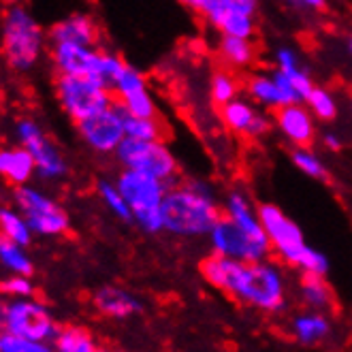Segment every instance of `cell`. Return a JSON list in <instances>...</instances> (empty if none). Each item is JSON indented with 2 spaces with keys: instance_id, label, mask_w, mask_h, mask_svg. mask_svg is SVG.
<instances>
[{
  "instance_id": "obj_13",
  "label": "cell",
  "mask_w": 352,
  "mask_h": 352,
  "mask_svg": "<svg viewBox=\"0 0 352 352\" xmlns=\"http://www.w3.org/2000/svg\"><path fill=\"white\" fill-rule=\"evenodd\" d=\"M261 0H214L201 15L218 34L254 38Z\"/></svg>"
},
{
  "instance_id": "obj_24",
  "label": "cell",
  "mask_w": 352,
  "mask_h": 352,
  "mask_svg": "<svg viewBox=\"0 0 352 352\" xmlns=\"http://www.w3.org/2000/svg\"><path fill=\"white\" fill-rule=\"evenodd\" d=\"M274 67L280 69L288 79H291V84L297 88V92L301 94L303 100L309 94V90L316 86L312 73H309L307 65L303 62V56L295 47H291V45H278L276 47V52H274Z\"/></svg>"
},
{
  "instance_id": "obj_16",
  "label": "cell",
  "mask_w": 352,
  "mask_h": 352,
  "mask_svg": "<svg viewBox=\"0 0 352 352\" xmlns=\"http://www.w3.org/2000/svg\"><path fill=\"white\" fill-rule=\"evenodd\" d=\"M111 92L120 105L135 118H158L160 116L156 98L148 86V77L137 67L129 65V62L124 65V69L116 77Z\"/></svg>"
},
{
  "instance_id": "obj_42",
  "label": "cell",
  "mask_w": 352,
  "mask_h": 352,
  "mask_svg": "<svg viewBox=\"0 0 352 352\" xmlns=\"http://www.w3.org/2000/svg\"><path fill=\"white\" fill-rule=\"evenodd\" d=\"M105 352H122V350H105Z\"/></svg>"
},
{
  "instance_id": "obj_36",
  "label": "cell",
  "mask_w": 352,
  "mask_h": 352,
  "mask_svg": "<svg viewBox=\"0 0 352 352\" xmlns=\"http://www.w3.org/2000/svg\"><path fill=\"white\" fill-rule=\"evenodd\" d=\"M286 5H291L293 9L303 13H322L329 5V0H286Z\"/></svg>"
},
{
  "instance_id": "obj_20",
  "label": "cell",
  "mask_w": 352,
  "mask_h": 352,
  "mask_svg": "<svg viewBox=\"0 0 352 352\" xmlns=\"http://www.w3.org/2000/svg\"><path fill=\"white\" fill-rule=\"evenodd\" d=\"M222 216H226L231 222H235L237 226L245 233H250L258 239H267L263 222L258 216V205L252 201V197L248 195L241 188H231L222 199Z\"/></svg>"
},
{
  "instance_id": "obj_17",
  "label": "cell",
  "mask_w": 352,
  "mask_h": 352,
  "mask_svg": "<svg viewBox=\"0 0 352 352\" xmlns=\"http://www.w3.org/2000/svg\"><path fill=\"white\" fill-rule=\"evenodd\" d=\"M274 129L288 148H314L318 141V120L305 102H291L274 111Z\"/></svg>"
},
{
  "instance_id": "obj_18",
  "label": "cell",
  "mask_w": 352,
  "mask_h": 352,
  "mask_svg": "<svg viewBox=\"0 0 352 352\" xmlns=\"http://www.w3.org/2000/svg\"><path fill=\"white\" fill-rule=\"evenodd\" d=\"M47 43H77L100 47V26L90 13H71L47 30Z\"/></svg>"
},
{
  "instance_id": "obj_7",
  "label": "cell",
  "mask_w": 352,
  "mask_h": 352,
  "mask_svg": "<svg viewBox=\"0 0 352 352\" xmlns=\"http://www.w3.org/2000/svg\"><path fill=\"white\" fill-rule=\"evenodd\" d=\"M13 137H15V143L24 146L32 154L38 182L58 184L69 177L71 164H69L65 152H62L58 143L47 135V131L41 126L38 120H34L30 116L15 120Z\"/></svg>"
},
{
  "instance_id": "obj_41",
  "label": "cell",
  "mask_w": 352,
  "mask_h": 352,
  "mask_svg": "<svg viewBox=\"0 0 352 352\" xmlns=\"http://www.w3.org/2000/svg\"><path fill=\"white\" fill-rule=\"evenodd\" d=\"M346 50H348V54L352 56V36H348V41H346Z\"/></svg>"
},
{
  "instance_id": "obj_37",
  "label": "cell",
  "mask_w": 352,
  "mask_h": 352,
  "mask_svg": "<svg viewBox=\"0 0 352 352\" xmlns=\"http://www.w3.org/2000/svg\"><path fill=\"white\" fill-rule=\"evenodd\" d=\"M318 139H320V146L331 152V154H338L342 148H344V139L340 133L336 131H324V133H318Z\"/></svg>"
},
{
  "instance_id": "obj_8",
  "label": "cell",
  "mask_w": 352,
  "mask_h": 352,
  "mask_svg": "<svg viewBox=\"0 0 352 352\" xmlns=\"http://www.w3.org/2000/svg\"><path fill=\"white\" fill-rule=\"evenodd\" d=\"M11 201L28 220L34 237H62L71 231V218L65 207L36 186H15Z\"/></svg>"
},
{
  "instance_id": "obj_35",
  "label": "cell",
  "mask_w": 352,
  "mask_h": 352,
  "mask_svg": "<svg viewBox=\"0 0 352 352\" xmlns=\"http://www.w3.org/2000/svg\"><path fill=\"white\" fill-rule=\"evenodd\" d=\"M0 352H56V348H54V342H41V340L3 333Z\"/></svg>"
},
{
  "instance_id": "obj_23",
  "label": "cell",
  "mask_w": 352,
  "mask_h": 352,
  "mask_svg": "<svg viewBox=\"0 0 352 352\" xmlns=\"http://www.w3.org/2000/svg\"><path fill=\"white\" fill-rule=\"evenodd\" d=\"M216 56L222 62V67L239 73V71H248L254 67V62L258 58V47L254 43V38L220 34L218 45H216Z\"/></svg>"
},
{
  "instance_id": "obj_30",
  "label": "cell",
  "mask_w": 352,
  "mask_h": 352,
  "mask_svg": "<svg viewBox=\"0 0 352 352\" xmlns=\"http://www.w3.org/2000/svg\"><path fill=\"white\" fill-rule=\"evenodd\" d=\"M303 102L307 105V109L312 111V116L322 124H333L340 118V100H338V96L329 88L320 86V84H316L312 90H309V94L305 96Z\"/></svg>"
},
{
  "instance_id": "obj_32",
  "label": "cell",
  "mask_w": 352,
  "mask_h": 352,
  "mask_svg": "<svg viewBox=\"0 0 352 352\" xmlns=\"http://www.w3.org/2000/svg\"><path fill=\"white\" fill-rule=\"evenodd\" d=\"M288 156H291V162L295 164V169L301 175L314 179V182H327L329 179L327 162L314 148H291Z\"/></svg>"
},
{
  "instance_id": "obj_31",
  "label": "cell",
  "mask_w": 352,
  "mask_h": 352,
  "mask_svg": "<svg viewBox=\"0 0 352 352\" xmlns=\"http://www.w3.org/2000/svg\"><path fill=\"white\" fill-rule=\"evenodd\" d=\"M96 195L113 218H118L120 222H126V224L133 222V212H131L126 199H124V195L120 192L116 179H107V177L96 179Z\"/></svg>"
},
{
  "instance_id": "obj_21",
  "label": "cell",
  "mask_w": 352,
  "mask_h": 352,
  "mask_svg": "<svg viewBox=\"0 0 352 352\" xmlns=\"http://www.w3.org/2000/svg\"><path fill=\"white\" fill-rule=\"evenodd\" d=\"M0 177L11 188L30 184L36 177V167L32 154L19 143H3L0 146Z\"/></svg>"
},
{
  "instance_id": "obj_27",
  "label": "cell",
  "mask_w": 352,
  "mask_h": 352,
  "mask_svg": "<svg viewBox=\"0 0 352 352\" xmlns=\"http://www.w3.org/2000/svg\"><path fill=\"white\" fill-rule=\"evenodd\" d=\"M54 348L56 352H105L92 331L79 324L60 327L54 338Z\"/></svg>"
},
{
  "instance_id": "obj_38",
  "label": "cell",
  "mask_w": 352,
  "mask_h": 352,
  "mask_svg": "<svg viewBox=\"0 0 352 352\" xmlns=\"http://www.w3.org/2000/svg\"><path fill=\"white\" fill-rule=\"evenodd\" d=\"M177 3L182 5V7H186L188 11H192V13H197V15H203L205 11H207V7H210L214 0H177Z\"/></svg>"
},
{
  "instance_id": "obj_39",
  "label": "cell",
  "mask_w": 352,
  "mask_h": 352,
  "mask_svg": "<svg viewBox=\"0 0 352 352\" xmlns=\"http://www.w3.org/2000/svg\"><path fill=\"white\" fill-rule=\"evenodd\" d=\"M28 0H3L5 7H15V5H26Z\"/></svg>"
},
{
  "instance_id": "obj_4",
  "label": "cell",
  "mask_w": 352,
  "mask_h": 352,
  "mask_svg": "<svg viewBox=\"0 0 352 352\" xmlns=\"http://www.w3.org/2000/svg\"><path fill=\"white\" fill-rule=\"evenodd\" d=\"M47 54V32L26 5L5 7L0 17V58L17 75L32 73Z\"/></svg>"
},
{
  "instance_id": "obj_40",
  "label": "cell",
  "mask_w": 352,
  "mask_h": 352,
  "mask_svg": "<svg viewBox=\"0 0 352 352\" xmlns=\"http://www.w3.org/2000/svg\"><path fill=\"white\" fill-rule=\"evenodd\" d=\"M7 297L5 295H0V322H3V314H5V305H7Z\"/></svg>"
},
{
  "instance_id": "obj_6",
  "label": "cell",
  "mask_w": 352,
  "mask_h": 352,
  "mask_svg": "<svg viewBox=\"0 0 352 352\" xmlns=\"http://www.w3.org/2000/svg\"><path fill=\"white\" fill-rule=\"evenodd\" d=\"M54 96L60 109L73 122L79 124L100 111H105L116 102L111 88L102 81L84 75H56L54 77Z\"/></svg>"
},
{
  "instance_id": "obj_9",
  "label": "cell",
  "mask_w": 352,
  "mask_h": 352,
  "mask_svg": "<svg viewBox=\"0 0 352 352\" xmlns=\"http://www.w3.org/2000/svg\"><path fill=\"white\" fill-rule=\"evenodd\" d=\"M120 169H135L154 175L167 184H175L182 177L179 162L167 141H141L126 137L113 154Z\"/></svg>"
},
{
  "instance_id": "obj_1",
  "label": "cell",
  "mask_w": 352,
  "mask_h": 352,
  "mask_svg": "<svg viewBox=\"0 0 352 352\" xmlns=\"http://www.w3.org/2000/svg\"><path fill=\"white\" fill-rule=\"evenodd\" d=\"M199 272L207 284L239 301L241 305L265 314H278L286 307V274L278 263L269 258L241 263L212 252L201 261Z\"/></svg>"
},
{
  "instance_id": "obj_11",
  "label": "cell",
  "mask_w": 352,
  "mask_h": 352,
  "mask_svg": "<svg viewBox=\"0 0 352 352\" xmlns=\"http://www.w3.org/2000/svg\"><path fill=\"white\" fill-rule=\"evenodd\" d=\"M81 143L98 156H113L126 139V109L116 100L111 107L75 124Z\"/></svg>"
},
{
  "instance_id": "obj_34",
  "label": "cell",
  "mask_w": 352,
  "mask_h": 352,
  "mask_svg": "<svg viewBox=\"0 0 352 352\" xmlns=\"http://www.w3.org/2000/svg\"><path fill=\"white\" fill-rule=\"evenodd\" d=\"M32 276H19V274H5L0 276V295L7 299H17V297H32L36 288L30 280Z\"/></svg>"
},
{
  "instance_id": "obj_3",
  "label": "cell",
  "mask_w": 352,
  "mask_h": 352,
  "mask_svg": "<svg viewBox=\"0 0 352 352\" xmlns=\"http://www.w3.org/2000/svg\"><path fill=\"white\" fill-rule=\"evenodd\" d=\"M258 216L265 235L272 245V254L284 265L299 269L301 274L327 276L329 258L307 241L301 226L276 203H258Z\"/></svg>"
},
{
  "instance_id": "obj_22",
  "label": "cell",
  "mask_w": 352,
  "mask_h": 352,
  "mask_svg": "<svg viewBox=\"0 0 352 352\" xmlns=\"http://www.w3.org/2000/svg\"><path fill=\"white\" fill-rule=\"evenodd\" d=\"M291 336L303 346H318L331 336V318L329 312L305 307L303 312L295 314L288 324Z\"/></svg>"
},
{
  "instance_id": "obj_26",
  "label": "cell",
  "mask_w": 352,
  "mask_h": 352,
  "mask_svg": "<svg viewBox=\"0 0 352 352\" xmlns=\"http://www.w3.org/2000/svg\"><path fill=\"white\" fill-rule=\"evenodd\" d=\"M207 92H210V100L216 109L224 107L226 102H231L241 96L243 92V79L226 67L216 69L210 75V84H207Z\"/></svg>"
},
{
  "instance_id": "obj_25",
  "label": "cell",
  "mask_w": 352,
  "mask_h": 352,
  "mask_svg": "<svg viewBox=\"0 0 352 352\" xmlns=\"http://www.w3.org/2000/svg\"><path fill=\"white\" fill-rule=\"evenodd\" d=\"M299 299L309 309H320V312H331L336 305V293L324 276L301 274L299 280Z\"/></svg>"
},
{
  "instance_id": "obj_12",
  "label": "cell",
  "mask_w": 352,
  "mask_h": 352,
  "mask_svg": "<svg viewBox=\"0 0 352 352\" xmlns=\"http://www.w3.org/2000/svg\"><path fill=\"white\" fill-rule=\"evenodd\" d=\"M207 241H210L214 254L241 261V263L265 261L272 256L269 239H258L250 233H245L241 226L231 222L226 216H222L214 224V229L207 235Z\"/></svg>"
},
{
  "instance_id": "obj_10",
  "label": "cell",
  "mask_w": 352,
  "mask_h": 352,
  "mask_svg": "<svg viewBox=\"0 0 352 352\" xmlns=\"http://www.w3.org/2000/svg\"><path fill=\"white\" fill-rule=\"evenodd\" d=\"M0 331L9 336L54 342L60 331V324L52 312V307L45 301H41L36 295H32L7 301Z\"/></svg>"
},
{
  "instance_id": "obj_33",
  "label": "cell",
  "mask_w": 352,
  "mask_h": 352,
  "mask_svg": "<svg viewBox=\"0 0 352 352\" xmlns=\"http://www.w3.org/2000/svg\"><path fill=\"white\" fill-rule=\"evenodd\" d=\"M126 137L141 141H167V124L158 118H135L126 111Z\"/></svg>"
},
{
  "instance_id": "obj_43",
  "label": "cell",
  "mask_w": 352,
  "mask_h": 352,
  "mask_svg": "<svg viewBox=\"0 0 352 352\" xmlns=\"http://www.w3.org/2000/svg\"><path fill=\"white\" fill-rule=\"evenodd\" d=\"M350 107H352V92H350Z\"/></svg>"
},
{
  "instance_id": "obj_5",
  "label": "cell",
  "mask_w": 352,
  "mask_h": 352,
  "mask_svg": "<svg viewBox=\"0 0 352 352\" xmlns=\"http://www.w3.org/2000/svg\"><path fill=\"white\" fill-rule=\"evenodd\" d=\"M113 179L131 207L133 224L148 235L162 233V203L171 184L135 169H120Z\"/></svg>"
},
{
  "instance_id": "obj_19",
  "label": "cell",
  "mask_w": 352,
  "mask_h": 352,
  "mask_svg": "<svg viewBox=\"0 0 352 352\" xmlns=\"http://www.w3.org/2000/svg\"><path fill=\"white\" fill-rule=\"evenodd\" d=\"M92 305L100 316L111 318V320H126L139 314L143 307L137 295H133L126 288L116 286V284L100 286L92 295Z\"/></svg>"
},
{
  "instance_id": "obj_15",
  "label": "cell",
  "mask_w": 352,
  "mask_h": 352,
  "mask_svg": "<svg viewBox=\"0 0 352 352\" xmlns=\"http://www.w3.org/2000/svg\"><path fill=\"white\" fill-rule=\"evenodd\" d=\"M218 118L229 133L250 141L267 137L274 129V116H269L248 96H239L226 102L224 107L218 109Z\"/></svg>"
},
{
  "instance_id": "obj_29",
  "label": "cell",
  "mask_w": 352,
  "mask_h": 352,
  "mask_svg": "<svg viewBox=\"0 0 352 352\" xmlns=\"http://www.w3.org/2000/svg\"><path fill=\"white\" fill-rule=\"evenodd\" d=\"M0 235H5L26 248L34 239V233L30 229L28 220L24 218V214L19 212L15 205H9V203H0Z\"/></svg>"
},
{
  "instance_id": "obj_44",
  "label": "cell",
  "mask_w": 352,
  "mask_h": 352,
  "mask_svg": "<svg viewBox=\"0 0 352 352\" xmlns=\"http://www.w3.org/2000/svg\"><path fill=\"white\" fill-rule=\"evenodd\" d=\"M0 342H3V331H0Z\"/></svg>"
},
{
  "instance_id": "obj_28",
  "label": "cell",
  "mask_w": 352,
  "mask_h": 352,
  "mask_svg": "<svg viewBox=\"0 0 352 352\" xmlns=\"http://www.w3.org/2000/svg\"><path fill=\"white\" fill-rule=\"evenodd\" d=\"M0 272H3V276L5 274L32 276L34 263L28 254V248L0 235Z\"/></svg>"
},
{
  "instance_id": "obj_2",
  "label": "cell",
  "mask_w": 352,
  "mask_h": 352,
  "mask_svg": "<svg viewBox=\"0 0 352 352\" xmlns=\"http://www.w3.org/2000/svg\"><path fill=\"white\" fill-rule=\"evenodd\" d=\"M222 218V201L214 186L199 177H179L162 203V231L173 237H207Z\"/></svg>"
},
{
  "instance_id": "obj_14",
  "label": "cell",
  "mask_w": 352,
  "mask_h": 352,
  "mask_svg": "<svg viewBox=\"0 0 352 352\" xmlns=\"http://www.w3.org/2000/svg\"><path fill=\"white\" fill-rule=\"evenodd\" d=\"M243 92L265 111H276L291 102H303L297 88L280 69L256 71L243 79Z\"/></svg>"
}]
</instances>
